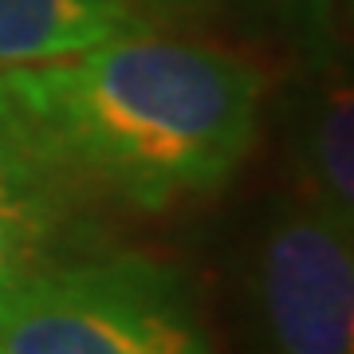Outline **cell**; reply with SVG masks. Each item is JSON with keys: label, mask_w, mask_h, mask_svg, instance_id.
<instances>
[{"label": "cell", "mask_w": 354, "mask_h": 354, "mask_svg": "<svg viewBox=\"0 0 354 354\" xmlns=\"http://www.w3.org/2000/svg\"><path fill=\"white\" fill-rule=\"evenodd\" d=\"M264 83L209 44L153 28L0 71V106L79 185L134 209L213 193L252 150Z\"/></svg>", "instance_id": "1"}, {"label": "cell", "mask_w": 354, "mask_h": 354, "mask_svg": "<svg viewBox=\"0 0 354 354\" xmlns=\"http://www.w3.org/2000/svg\"><path fill=\"white\" fill-rule=\"evenodd\" d=\"M232 4H241L244 12L260 16L268 24H279L295 36H304V0H232Z\"/></svg>", "instance_id": "8"}, {"label": "cell", "mask_w": 354, "mask_h": 354, "mask_svg": "<svg viewBox=\"0 0 354 354\" xmlns=\"http://www.w3.org/2000/svg\"><path fill=\"white\" fill-rule=\"evenodd\" d=\"M150 12H209L216 0H142Z\"/></svg>", "instance_id": "9"}, {"label": "cell", "mask_w": 354, "mask_h": 354, "mask_svg": "<svg viewBox=\"0 0 354 354\" xmlns=\"http://www.w3.org/2000/svg\"><path fill=\"white\" fill-rule=\"evenodd\" d=\"M0 354H209V339L177 268L64 256L0 291Z\"/></svg>", "instance_id": "2"}, {"label": "cell", "mask_w": 354, "mask_h": 354, "mask_svg": "<svg viewBox=\"0 0 354 354\" xmlns=\"http://www.w3.org/2000/svg\"><path fill=\"white\" fill-rule=\"evenodd\" d=\"M268 354H354L351 228L315 201L268 225L256 268Z\"/></svg>", "instance_id": "3"}, {"label": "cell", "mask_w": 354, "mask_h": 354, "mask_svg": "<svg viewBox=\"0 0 354 354\" xmlns=\"http://www.w3.org/2000/svg\"><path fill=\"white\" fill-rule=\"evenodd\" d=\"M339 8H346V0H304V39L311 51L330 48Z\"/></svg>", "instance_id": "7"}, {"label": "cell", "mask_w": 354, "mask_h": 354, "mask_svg": "<svg viewBox=\"0 0 354 354\" xmlns=\"http://www.w3.org/2000/svg\"><path fill=\"white\" fill-rule=\"evenodd\" d=\"M79 181L64 174L0 106V291L64 260Z\"/></svg>", "instance_id": "4"}, {"label": "cell", "mask_w": 354, "mask_h": 354, "mask_svg": "<svg viewBox=\"0 0 354 354\" xmlns=\"http://www.w3.org/2000/svg\"><path fill=\"white\" fill-rule=\"evenodd\" d=\"M142 0H0V71L55 64L150 28Z\"/></svg>", "instance_id": "5"}, {"label": "cell", "mask_w": 354, "mask_h": 354, "mask_svg": "<svg viewBox=\"0 0 354 354\" xmlns=\"http://www.w3.org/2000/svg\"><path fill=\"white\" fill-rule=\"evenodd\" d=\"M307 201H315L339 225L351 228L354 216V95L346 71L335 67L307 114L304 142Z\"/></svg>", "instance_id": "6"}]
</instances>
